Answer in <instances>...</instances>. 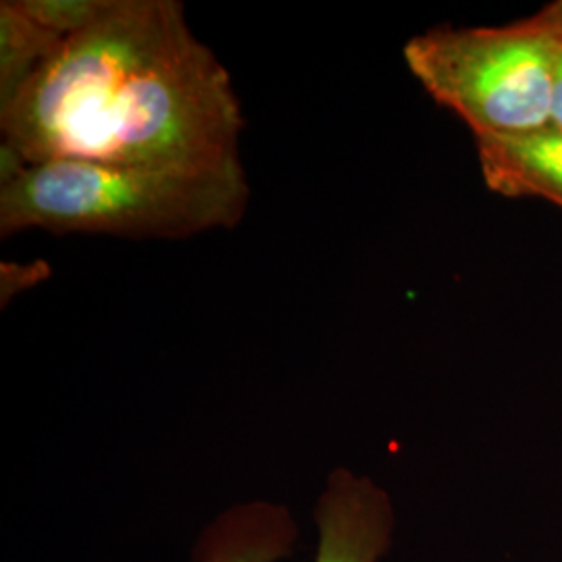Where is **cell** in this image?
<instances>
[{
	"label": "cell",
	"instance_id": "cell-1",
	"mask_svg": "<svg viewBox=\"0 0 562 562\" xmlns=\"http://www.w3.org/2000/svg\"><path fill=\"white\" fill-rule=\"evenodd\" d=\"M241 127L232 78L178 0H111L0 115L30 165L232 167Z\"/></svg>",
	"mask_w": 562,
	"mask_h": 562
},
{
	"label": "cell",
	"instance_id": "cell-2",
	"mask_svg": "<svg viewBox=\"0 0 562 562\" xmlns=\"http://www.w3.org/2000/svg\"><path fill=\"white\" fill-rule=\"evenodd\" d=\"M244 167L180 169L104 162H34L0 190V236L27 229L130 240H183L240 223Z\"/></svg>",
	"mask_w": 562,
	"mask_h": 562
},
{
	"label": "cell",
	"instance_id": "cell-3",
	"mask_svg": "<svg viewBox=\"0 0 562 562\" xmlns=\"http://www.w3.org/2000/svg\"><path fill=\"white\" fill-rule=\"evenodd\" d=\"M425 92L473 132L531 134L550 127L552 30L546 11L501 27H436L404 46Z\"/></svg>",
	"mask_w": 562,
	"mask_h": 562
},
{
	"label": "cell",
	"instance_id": "cell-4",
	"mask_svg": "<svg viewBox=\"0 0 562 562\" xmlns=\"http://www.w3.org/2000/svg\"><path fill=\"white\" fill-rule=\"evenodd\" d=\"M315 562H382L394 542L396 510L380 483L334 469L315 504Z\"/></svg>",
	"mask_w": 562,
	"mask_h": 562
},
{
	"label": "cell",
	"instance_id": "cell-5",
	"mask_svg": "<svg viewBox=\"0 0 562 562\" xmlns=\"http://www.w3.org/2000/svg\"><path fill=\"white\" fill-rule=\"evenodd\" d=\"M299 521L285 504L236 503L206 522L190 562H281L299 543Z\"/></svg>",
	"mask_w": 562,
	"mask_h": 562
},
{
	"label": "cell",
	"instance_id": "cell-6",
	"mask_svg": "<svg viewBox=\"0 0 562 562\" xmlns=\"http://www.w3.org/2000/svg\"><path fill=\"white\" fill-rule=\"evenodd\" d=\"M483 180L504 196H536L562 209V130L475 136Z\"/></svg>",
	"mask_w": 562,
	"mask_h": 562
},
{
	"label": "cell",
	"instance_id": "cell-7",
	"mask_svg": "<svg viewBox=\"0 0 562 562\" xmlns=\"http://www.w3.org/2000/svg\"><path fill=\"white\" fill-rule=\"evenodd\" d=\"M63 38L21 13L15 0L0 2V115L57 55Z\"/></svg>",
	"mask_w": 562,
	"mask_h": 562
},
{
	"label": "cell",
	"instance_id": "cell-8",
	"mask_svg": "<svg viewBox=\"0 0 562 562\" xmlns=\"http://www.w3.org/2000/svg\"><path fill=\"white\" fill-rule=\"evenodd\" d=\"M23 15L63 41L90 27L109 9L111 0H15Z\"/></svg>",
	"mask_w": 562,
	"mask_h": 562
},
{
	"label": "cell",
	"instance_id": "cell-9",
	"mask_svg": "<svg viewBox=\"0 0 562 562\" xmlns=\"http://www.w3.org/2000/svg\"><path fill=\"white\" fill-rule=\"evenodd\" d=\"M546 15L552 30V106L550 127L562 130V2L548 7Z\"/></svg>",
	"mask_w": 562,
	"mask_h": 562
},
{
	"label": "cell",
	"instance_id": "cell-10",
	"mask_svg": "<svg viewBox=\"0 0 562 562\" xmlns=\"http://www.w3.org/2000/svg\"><path fill=\"white\" fill-rule=\"evenodd\" d=\"M48 278V267L44 262L32 265H18V262H2V304L7 299L11 301L15 294L36 285L38 281Z\"/></svg>",
	"mask_w": 562,
	"mask_h": 562
},
{
	"label": "cell",
	"instance_id": "cell-11",
	"mask_svg": "<svg viewBox=\"0 0 562 562\" xmlns=\"http://www.w3.org/2000/svg\"><path fill=\"white\" fill-rule=\"evenodd\" d=\"M27 167H30V161L21 155L20 150L11 142L2 140L0 144V190L20 180Z\"/></svg>",
	"mask_w": 562,
	"mask_h": 562
}]
</instances>
